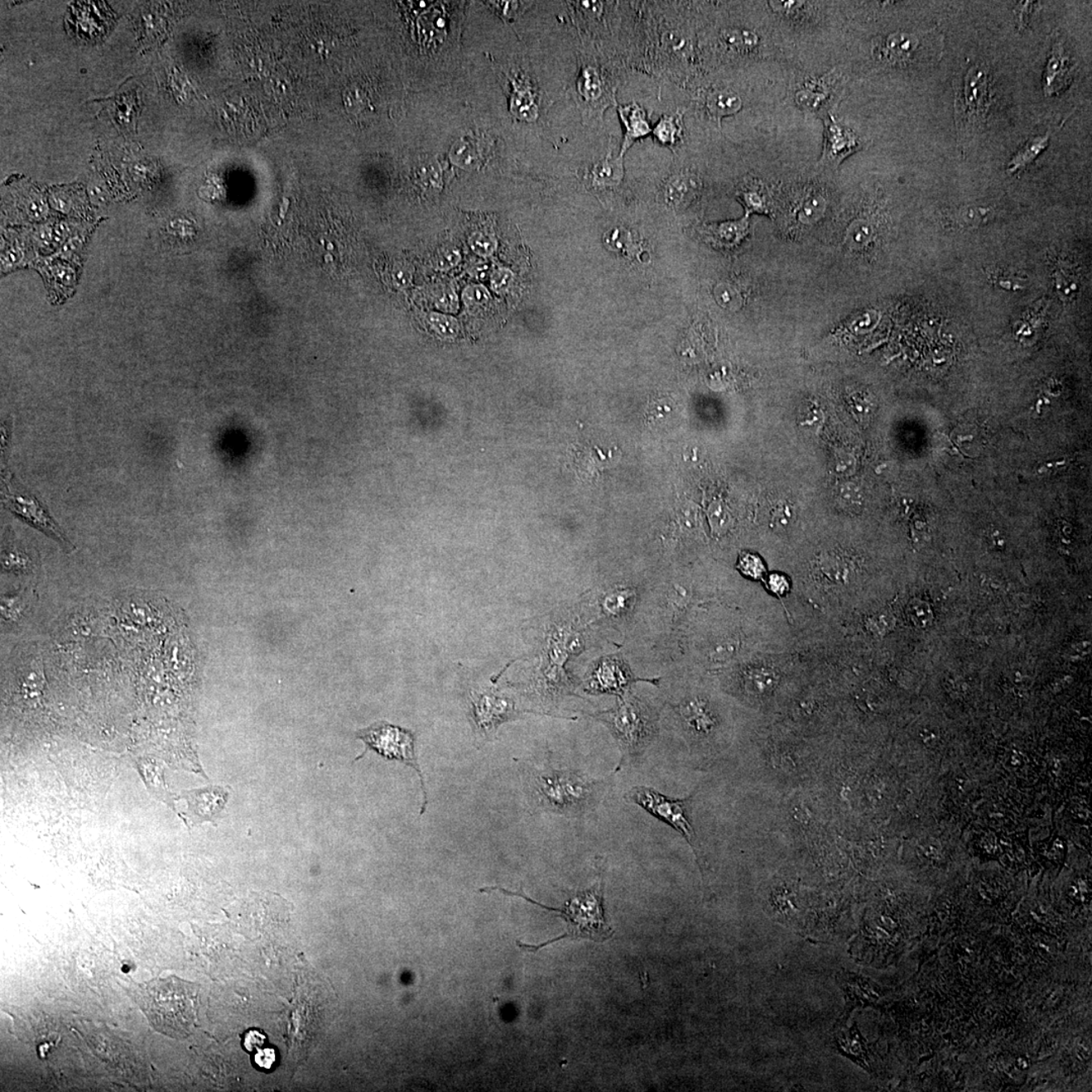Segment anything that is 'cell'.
Returning <instances> with one entry per match:
<instances>
[{
  "instance_id": "6da1fadb",
  "label": "cell",
  "mask_w": 1092,
  "mask_h": 1092,
  "mask_svg": "<svg viewBox=\"0 0 1092 1092\" xmlns=\"http://www.w3.org/2000/svg\"><path fill=\"white\" fill-rule=\"evenodd\" d=\"M198 985L171 976L140 985L135 996L155 1030L184 1039L193 1032L198 1017Z\"/></svg>"
},
{
  "instance_id": "7a4b0ae2",
  "label": "cell",
  "mask_w": 1092,
  "mask_h": 1092,
  "mask_svg": "<svg viewBox=\"0 0 1092 1092\" xmlns=\"http://www.w3.org/2000/svg\"><path fill=\"white\" fill-rule=\"evenodd\" d=\"M603 889H604V886H603V881L601 880L596 885H594L592 888L575 894L560 908L546 907L545 904L529 898L527 895L520 892H512V891L501 888H482L479 889V892L491 893L493 891H499V892L508 895V897L523 898L527 902L534 904V906L546 909L548 912H556L561 918H564L568 931L556 939L537 945L524 944L517 940L520 949L528 952H537L539 949L545 948L547 945L554 944L557 940L564 939H584L594 940L597 943H603L610 940L614 935V931L607 921Z\"/></svg>"
},
{
  "instance_id": "3957f363",
  "label": "cell",
  "mask_w": 1092,
  "mask_h": 1092,
  "mask_svg": "<svg viewBox=\"0 0 1092 1092\" xmlns=\"http://www.w3.org/2000/svg\"><path fill=\"white\" fill-rule=\"evenodd\" d=\"M598 781L579 772L552 767L534 774V797L542 808L559 815H575L588 810L595 799Z\"/></svg>"
},
{
  "instance_id": "277c9868",
  "label": "cell",
  "mask_w": 1092,
  "mask_h": 1092,
  "mask_svg": "<svg viewBox=\"0 0 1092 1092\" xmlns=\"http://www.w3.org/2000/svg\"><path fill=\"white\" fill-rule=\"evenodd\" d=\"M594 716L608 726L623 751L630 756L641 753L656 734L655 717L632 697L623 698L613 710Z\"/></svg>"
},
{
  "instance_id": "5b68a950",
  "label": "cell",
  "mask_w": 1092,
  "mask_h": 1092,
  "mask_svg": "<svg viewBox=\"0 0 1092 1092\" xmlns=\"http://www.w3.org/2000/svg\"><path fill=\"white\" fill-rule=\"evenodd\" d=\"M356 737L363 740L367 748H365L363 755H360L355 761L363 758L370 749V751L378 753L379 756L387 758V760L400 762L402 764L412 767L417 773L423 793V803L421 808H420V815H423L428 806V795L421 767H420L417 756H416L415 737L412 731L381 721V723L374 724L367 729L359 730L356 734Z\"/></svg>"
},
{
  "instance_id": "8992f818",
  "label": "cell",
  "mask_w": 1092,
  "mask_h": 1092,
  "mask_svg": "<svg viewBox=\"0 0 1092 1092\" xmlns=\"http://www.w3.org/2000/svg\"><path fill=\"white\" fill-rule=\"evenodd\" d=\"M991 79L984 66H973L956 90L958 131L972 134L984 125L991 107Z\"/></svg>"
},
{
  "instance_id": "52a82bcc",
  "label": "cell",
  "mask_w": 1092,
  "mask_h": 1092,
  "mask_svg": "<svg viewBox=\"0 0 1092 1092\" xmlns=\"http://www.w3.org/2000/svg\"><path fill=\"white\" fill-rule=\"evenodd\" d=\"M629 801L641 806L666 825L671 826L686 839L695 853V831L688 816L690 801L692 797L673 799L657 792V790L644 786H637L625 795Z\"/></svg>"
},
{
  "instance_id": "ba28073f",
  "label": "cell",
  "mask_w": 1092,
  "mask_h": 1092,
  "mask_svg": "<svg viewBox=\"0 0 1092 1092\" xmlns=\"http://www.w3.org/2000/svg\"><path fill=\"white\" fill-rule=\"evenodd\" d=\"M844 84V76L837 70L811 77L795 90V103L803 112L824 113L825 116L829 113L828 109L834 106L838 94L842 93Z\"/></svg>"
},
{
  "instance_id": "9c48e42d",
  "label": "cell",
  "mask_w": 1092,
  "mask_h": 1092,
  "mask_svg": "<svg viewBox=\"0 0 1092 1092\" xmlns=\"http://www.w3.org/2000/svg\"><path fill=\"white\" fill-rule=\"evenodd\" d=\"M824 149L820 160L822 166L837 168L848 157L862 148L860 137L844 125L833 113L824 116Z\"/></svg>"
},
{
  "instance_id": "30bf717a",
  "label": "cell",
  "mask_w": 1092,
  "mask_h": 1092,
  "mask_svg": "<svg viewBox=\"0 0 1092 1092\" xmlns=\"http://www.w3.org/2000/svg\"><path fill=\"white\" fill-rule=\"evenodd\" d=\"M178 799H185L187 807L182 815L185 821L190 825H202L204 822H216L225 810L229 792L222 786L187 790L182 791Z\"/></svg>"
},
{
  "instance_id": "8fae6325",
  "label": "cell",
  "mask_w": 1092,
  "mask_h": 1092,
  "mask_svg": "<svg viewBox=\"0 0 1092 1092\" xmlns=\"http://www.w3.org/2000/svg\"><path fill=\"white\" fill-rule=\"evenodd\" d=\"M472 711L476 729L483 735L492 734L505 721L523 714V711L516 710L515 703L510 698L493 693L474 694Z\"/></svg>"
},
{
  "instance_id": "7c38bea8",
  "label": "cell",
  "mask_w": 1092,
  "mask_h": 1092,
  "mask_svg": "<svg viewBox=\"0 0 1092 1092\" xmlns=\"http://www.w3.org/2000/svg\"><path fill=\"white\" fill-rule=\"evenodd\" d=\"M924 40L921 36L897 31L878 41L873 54L876 60L885 66H907L916 60Z\"/></svg>"
},
{
  "instance_id": "4fadbf2b",
  "label": "cell",
  "mask_w": 1092,
  "mask_h": 1092,
  "mask_svg": "<svg viewBox=\"0 0 1092 1092\" xmlns=\"http://www.w3.org/2000/svg\"><path fill=\"white\" fill-rule=\"evenodd\" d=\"M3 503L6 508L20 516L31 527L42 530L47 536L61 542L64 546H70V543L64 536L62 530L59 528L51 516L48 514V512L40 505V503L35 498L18 495V493H13L7 487Z\"/></svg>"
},
{
  "instance_id": "5bb4252c",
  "label": "cell",
  "mask_w": 1092,
  "mask_h": 1092,
  "mask_svg": "<svg viewBox=\"0 0 1092 1092\" xmlns=\"http://www.w3.org/2000/svg\"><path fill=\"white\" fill-rule=\"evenodd\" d=\"M134 766L150 795L176 811L178 797L167 787L166 764L157 758L141 757L135 758Z\"/></svg>"
},
{
  "instance_id": "9a60e30c",
  "label": "cell",
  "mask_w": 1092,
  "mask_h": 1092,
  "mask_svg": "<svg viewBox=\"0 0 1092 1092\" xmlns=\"http://www.w3.org/2000/svg\"><path fill=\"white\" fill-rule=\"evenodd\" d=\"M1075 75V65L1066 53L1063 46L1055 44L1046 68L1044 93L1047 97L1061 93L1070 84Z\"/></svg>"
},
{
  "instance_id": "2e32d148",
  "label": "cell",
  "mask_w": 1092,
  "mask_h": 1092,
  "mask_svg": "<svg viewBox=\"0 0 1092 1092\" xmlns=\"http://www.w3.org/2000/svg\"><path fill=\"white\" fill-rule=\"evenodd\" d=\"M837 980L846 999L843 1021L858 1004L877 1003L880 999L878 990L870 984L869 980L863 979L854 973L842 970L838 973Z\"/></svg>"
},
{
  "instance_id": "e0dca14e",
  "label": "cell",
  "mask_w": 1092,
  "mask_h": 1092,
  "mask_svg": "<svg viewBox=\"0 0 1092 1092\" xmlns=\"http://www.w3.org/2000/svg\"><path fill=\"white\" fill-rule=\"evenodd\" d=\"M617 112L621 122H623L625 135L621 146L618 156L624 158V155L632 147V146L639 139L644 138L651 134L652 129L650 123L647 121V113L633 102L628 106H618Z\"/></svg>"
},
{
  "instance_id": "ac0fdd59",
  "label": "cell",
  "mask_w": 1092,
  "mask_h": 1092,
  "mask_svg": "<svg viewBox=\"0 0 1092 1092\" xmlns=\"http://www.w3.org/2000/svg\"><path fill=\"white\" fill-rule=\"evenodd\" d=\"M748 227V216L746 214L739 220L705 225L703 227L702 234L708 242H710L715 247L733 248L746 238Z\"/></svg>"
},
{
  "instance_id": "d6986e66",
  "label": "cell",
  "mask_w": 1092,
  "mask_h": 1092,
  "mask_svg": "<svg viewBox=\"0 0 1092 1092\" xmlns=\"http://www.w3.org/2000/svg\"><path fill=\"white\" fill-rule=\"evenodd\" d=\"M828 204V200L820 191L807 190L793 204L792 217L799 225H815L825 217Z\"/></svg>"
},
{
  "instance_id": "ffe728a7",
  "label": "cell",
  "mask_w": 1092,
  "mask_h": 1092,
  "mask_svg": "<svg viewBox=\"0 0 1092 1092\" xmlns=\"http://www.w3.org/2000/svg\"><path fill=\"white\" fill-rule=\"evenodd\" d=\"M578 93L584 103H598L605 102L608 94L607 81L599 68L592 64H584L580 71L577 82Z\"/></svg>"
},
{
  "instance_id": "44dd1931",
  "label": "cell",
  "mask_w": 1092,
  "mask_h": 1092,
  "mask_svg": "<svg viewBox=\"0 0 1092 1092\" xmlns=\"http://www.w3.org/2000/svg\"><path fill=\"white\" fill-rule=\"evenodd\" d=\"M738 198L742 200L748 217L753 213H771L772 196L769 187L757 178H748L739 185Z\"/></svg>"
},
{
  "instance_id": "7402d4cb",
  "label": "cell",
  "mask_w": 1092,
  "mask_h": 1092,
  "mask_svg": "<svg viewBox=\"0 0 1092 1092\" xmlns=\"http://www.w3.org/2000/svg\"><path fill=\"white\" fill-rule=\"evenodd\" d=\"M743 99L738 93L729 89H714L707 94L705 108L708 113L721 125V120L726 117L737 115L742 111Z\"/></svg>"
},
{
  "instance_id": "603a6c76",
  "label": "cell",
  "mask_w": 1092,
  "mask_h": 1092,
  "mask_svg": "<svg viewBox=\"0 0 1092 1092\" xmlns=\"http://www.w3.org/2000/svg\"><path fill=\"white\" fill-rule=\"evenodd\" d=\"M623 158L612 157L611 154L594 164L590 172L592 185L599 187L618 185L623 181Z\"/></svg>"
},
{
  "instance_id": "cb8c5ba5",
  "label": "cell",
  "mask_w": 1092,
  "mask_h": 1092,
  "mask_svg": "<svg viewBox=\"0 0 1092 1092\" xmlns=\"http://www.w3.org/2000/svg\"><path fill=\"white\" fill-rule=\"evenodd\" d=\"M721 42L730 52L747 55L756 52L761 45V38L755 31L744 27H730L721 33Z\"/></svg>"
},
{
  "instance_id": "d4e9b609",
  "label": "cell",
  "mask_w": 1092,
  "mask_h": 1092,
  "mask_svg": "<svg viewBox=\"0 0 1092 1092\" xmlns=\"http://www.w3.org/2000/svg\"><path fill=\"white\" fill-rule=\"evenodd\" d=\"M678 711L689 728L697 731V733H707L714 726V721H712L711 715L707 710L705 703L700 700L693 699V700L681 703L678 706Z\"/></svg>"
},
{
  "instance_id": "484cf974",
  "label": "cell",
  "mask_w": 1092,
  "mask_h": 1092,
  "mask_svg": "<svg viewBox=\"0 0 1092 1092\" xmlns=\"http://www.w3.org/2000/svg\"><path fill=\"white\" fill-rule=\"evenodd\" d=\"M767 6L776 15L789 22H792L794 25L806 24L815 16V13H813L815 12V7L811 2H794V0L781 2L779 0V2H769Z\"/></svg>"
},
{
  "instance_id": "4316f807",
  "label": "cell",
  "mask_w": 1092,
  "mask_h": 1092,
  "mask_svg": "<svg viewBox=\"0 0 1092 1092\" xmlns=\"http://www.w3.org/2000/svg\"><path fill=\"white\" fill-rule=\"evenodd\" d=\"M1051 138V132H1047L1044 136H1038L1036 138L1027 142L1023 147L1014 155L1012 161L1008 164V172L1016 173L1023 171V169L1031 166L1037 157L1048 147Z\"/></svg>"
},
{
  "instance_id": "83f0119b",
  "label": "cell",
  "mask_w": 1092,
  "mask_h": 1092,
  "mask_svg": "<svg viewBox=\"0 0 1092 1092\" xmlns=\"http://www.w3.org/2000/svg\"><path fill=\"white\" fill-rule=\"evenodd\" d=\"M682 116L680 113L674 116H664L653 129V136L662 145L673 147L678 143L681 136H682Z\"/></svg>"
},
{
  "instance_id": "f1b7e54d",
  "label": "cell",
  "mask_w": 1092,
  "mask_h": 1092,
  "mask_svg": "<svg viewBox=\"0 0 1092 1092\" xmlns=\"http://www.w3.org/2000/svg\"><path fill=\"white\" fill-rule=\"evenodd\" d=\"M746 687L755 694L770 692L777 683V676L773 671L765 668L753 669L746 675Z\"/></svg>"
},
{
  "instance_id": "f546056e",
  "label": "cell",
  "mask_w": 1092,
  "mask_h": 1092,
  "mask_svg": "<svg viewBox=\"0 0 1092 1092\" xmlns=\"http://www.w3.org/2000/svg\"><path fill=\"white\" fill-rule=\"evenodd\" d=\"M873 236V226L869 220L859 218L849 224L846 234V242L852 248H861L869 243Z\"/></svg>"
},
{
  "instance_id": "4dcf8cb0",
  "label": "cell",
  "mask_w": 1092,
  "mask_h": 1092,
  "mask_svg": "<svg viewBox=\"0 0 1092 1092\" xmlns=\"http://www.w3.org/2000/svg\"><path fill=\"white\" fill-rule=\"evenodd\" d=\"M429 323L434 331L443 338H455L459 334V325L456 320L446 316V315L432 314L429 317Z\"/></svg>"
},
{
  "instance_id": "1f68e13d",
  "label": "cell",
  "mask_w": 1092,
  "mask_h": 1092,
  "mask_svg": "<svg viewBox=\"0 0 1092 1092\" xmlns=\"http://www.w3.org/2000/svg\"><path fill=\"white\" fill-rule=\"evenodd\" d=\"M464 300L467 307L473 312H479L487 308L490 296L488 291L481 286H473L468 287L464 294Z\"/></svg>"
},
{
  "instance_id": "d6a6232c",
  "label": "cell",
  "mask_w": 1092,
  "mask_h": 1092,
  "mask_svg": "<svg viewBox=\"0 0 1092 1092\" xmlns=\"http://www.w3.org/2000/svg\"><path fill=\"white\" fill-rule=\"evenodd\" d=\"M697 189V181L691 177L681 176L676 180L669 187V196L671 200L680 202L685 198H689Z\"/></svg>"
},
{
  "instance_id": "836d02e7",
  "label": "cell",
  "mask_w": 1092,
  "mask_h": 1092,
  "mask_svg": "<svg viewBox=\"0 0 1092 1092\" xmlns=\"http://www.w3.org/2000/svg\"><path fill=\"white\" fill-rule=\"evenodd\" d=\"M738 569L743 575L753 579H758L764 574L765 568L760 557L752 554H744L739 557Z\"/></svg>"
},
{
  "instance_id": "e575fe53",
  "label": "cell",
  "mask_w": 1092,
  "mask_h": 1092,
  "mask_svg": "<svg viewBox=\"0 0 1092 1092\" xmlns=\"http://www.w3.org/2000/svg\"><path fill=\"white\" fill-rule=\"evenodd\" d=\"M470 246L474 253L482 256H488L495 250L496 242L491 235L486 233H477L470 238Z\"/></svg>"
},
{
  "instance_id": "d590c367",
  "label": "cell",
  "mask_w": 1092,
  "mask_h": 1092,
  "mask_svg": "<svg viewBox=\"0 0 1092 1092\" xmlns=\"http://www.w3.org/2000/svg\"><path fill=\"white\" fill-rule=\"evenodd\" d=\"M459 260L460 254L458 250L452 248L445 249L437 256V267L441 269V271H447V269L455 267V265L459 262Z\"/></svg>"
},
{
  "instance_id": "8d00e7d4",
  "label": "cell",
  "mask_w": 1092,
  "mask_h": 1092,
  "mask_svg": "<svg viewBox=\"0 0 1092 1092\" xmlns=\"http://www.w3.org/2000/svg\"><path fill=\"white\" fill-rule=\"evenodd\" d=\"M767 586H769L770 590L777 594V595L783 596L789 591L790 584L785 575L781 574H772L769 579H767Z\"/></svg>"
},
{
  "instance_id": "74e56055",
  "label": "cell",
  "mask_w": 1092,
  "mask_h": 1092,
  "mask_svg": "<svg viewBox=\"0 0 1092 1092\" xmlns=\"http://www.w3.org/2000/svg\"><path fill=\"white\" fill-rule=\"evenodd\" d=\"M512 281V274L507 269L500 268L493 272L492 277V286L497 291H502L508 289Z\"/></svg>"
},
{
  "instance_id": "f35d334b",
  "label": "cell",
  "mask_w": 1092,
  "mask_h": 1092,
  "mask_svg": "<svg viewBox=\"0 0 1092 1092\" xmlns=\"http://www.w3.org/2000/svg\"><path fill=\"white\" fill-rule=\"evenodd\" d=\"M791 520H792L791 511H790L788 507H783V508H780L777 510L776 513L774 514L773 520H772V525H773L775 528L779 530L786 529L789 527L790 522H791Z\"/></svg>"
},
{
  "instance_id": "ab89813d",
  "label": "cell",
  "mask_w": 1092,
  "mask_h": 1092,
  "mask_svg": "<svg viewBox=\"0 0 1092 1092\" xmlns=\"http://www.w3.org/2000/svg\"><path fill=\"white\" fill-rule=\"evenodd\" d=\"M24 257V250L20 245H15L8 248L3 255L2 263L6 267H13L22 262Z\"/></svg>"
},
{
  "instance_id": "60d3db41",
  "label": "cell",
  "mask_w": 1092,
  "mask_h": 1092,
  "mask_svg": "<svg viewBox=\"0 0 1092 1092\" xmlns=\"http://www.w3.org/2000/svg\"><path fill=\"white\" fill-rule=\"evenodd\" d=\"M922 851H924L926 856L931 859V860H942L943 849L936 839H931L929 840V842H926L924 848H922Z\"/></svg>"
},
{
  "instance_id": "b9f144b4",
  "label": "cell",
  "mask_w": 1092,
  "mask_h": 1092,
  "mask_svg": "<svg viewBox=\"0 0 1092 1092\" xmlns=\"http://www.w3.org/2000/svg\"><path fill=\"white\" fill-rule=\"evenodd\" d=\"M56 272L57 281L63 283L64 286H71L75 280V271H72L71 268L61 267L57 269Z\"/></svg>"
},
{
  "instance_id": "7bdbcfd3",
  "label": "cell",
  "mask_w": 1092,
  "mask_h": 1092,
  "mask_svg": "<svg viewBox=\"0 0 1092 1092\" xmlns=\"http://www.w3.org/2000/svg\"><path fill=\"white\" fill-rule=\"evenodd\" d=\"M1076 1053L1081 1061H1087L1091 1056L1090 1045L1085 1040H1080L1076 1046Z\"/></svg>"
},
{
  "instance_id": "ee69618b",
  "label": "cell",
  "mask_w": 1092,
  "mask_h": 1092,
  "mask_svg": "<svg viewBox=\"0 0 1092 1092\" xmlns=\"http://www.w3.org/2000/svg\"><path fill=\"white\" fill-rule=\"evenodd\" d=\"M80 240L81 239L77 238L76 237V238H73L68 241L67 243L63 246L62 253L65 255H71L76 253V251L80 248L79 247L81 245Z\"/></svg>"
},
{
  "instance_id": "f6af8a7d",
  "label": "cell",
  "mask_w": 1092,
  "mask_h": 1092,
  "mask_svg": "<svg viewBox=\"0 0 1092 1092\" xmlns=\"http://www.w3.org/2000/svg\"><path fill=\"white\" fill-rule=\"evenodd\" d=\"M1007 762L1009 767H1013V769H1017V767H1021L1022 765V758L1020 753L1014 751L1012 752L1011 753H1008V756L1007 758Z\"/></svg>"
},
{
  "instance_id": "bcb514c9",
  "label": "cell",
  "mask_w": 1092,
  "mask_h": 1092,
  "mask_svg": "<svg viewBox=\"0 0 1092 1092\" xmlns=\"http://www.w3.org/2000/svg\"><path fill=\"white\" fill-rule=\"evenodd\" d=\"M1017 1066L1020 1068L1021 1070H1026V1069L1029 1068V1061H1027L1026 1058H1017Z\"/></svg>"
},
{
  "instance_id": "7dc6e473",
  "label": "cell",
  "mask_w": 1092,
  "mask_h": 1092,
  "mask_svg": "<svg viewBox=\"0 0 1092 1092\" xmlns=\"http://www.w3.org/2000/svg\"><path fill=\"white\" fill-rule=\"evenodd\" d=\"M1087 811H1089V810L1082 806H1077L1075 810H1073V812L1076 813V815L1080 817H1086Z\"/></svg>"
}]
</instances>
